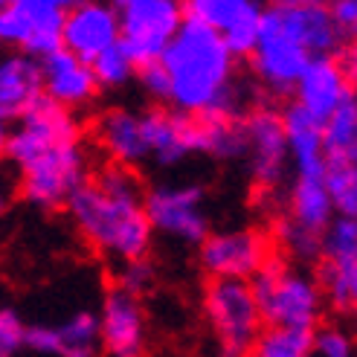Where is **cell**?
<instances>
[{
  "label": "cell",
  "instance_id": "32",
  "mask_svg": "<svg viewBox=\"0 0 357 357\" xmlns=\"http://www.w3.org/2000/svg\"><path fill=\"white\" fill-rule=\"evenodd\" d=\"M26 351V323L9 305H0V357H21Z\"/></svg>",
  "mask_w": 357,
  "mask_h": 357
},
{
  "label": "cell",
  "instance_id": "28",
  "mask_svg": "<svg viewBox=\"0 0 357 357\" xmlns=\"http://www.w3.org/2000/svg\"><path fill=\"white\" fill-rule=\"evenodd\" d=\"M247 3L250 0H183V12L186 21L224 32L244 12Z\"/></svg>",
  "mask_w": 357,
  "mask_h": 357
},
{
  "label": "cell",
  "instance_id": "15",
  "mask_svg": "<svg viewBox=\"0 0 357 357\" xmlns=\"http://www.w3.org/2000/svg\"><path fill=\"white\" fill-rule=\"evenodd\" d=\"M250 64H253V73L267 93L284 96V93H294L302 70L311 64V56L261 17L259 44L253 50V56H250Z\"/></svg>",
  "mask_w": 357,
  "mask_h": 357
},
{
  "label": "cell",
  "instance_id": "21",
  "mask_svg": "<svg viewBox=\"0 0 357 357\" xmlns=\"http://www.w3.org/2000/svg\"><path fill=\"white\" fill-rule=\"evenodd\" d=\"M284 139H288L291 169L294 174L323 177L326 172V151H323V122L305 114L299 105H288L282 111Z\"/></svg>",
  "mask_w": 357,
  "mask_h": 357
},
{
  "label": "cell",
  "instance_id": "38",
  "mask_svg": "<svg viewBox=\"0 0 357 357\" xmlns=\"http://www.w3.org/2000/svg\"><path fill=\"white\" fill-rule=\"evenodd\" d=\"M9 204H12V186H9L6 177L0 174V215L9 209Z\"/></svg>",
  "mask_w": 357,
  "mask_h": 357
},
{
  "label": "cell",
  "instance_id": "7",
  "mask_svg": "<svg viewBox=\"0 0 357 357\" xmlns=\"http://www.w3.org/2000/svg\"><path fill=\"white\" fill-rule=\"evenodd\" d=\"M183 21V0H128L119 9V47L134 67L160 61Z\"/></svg>",
  "mask_w": 357,
  "mask_h": 357
},
{
  "label": "cell",
  "instance_id": "36",
  "mask_svg": "<svg viewBox=\"0 0 357 357\" xmlns=\"http://www.w3.org/2000/svg\"><path fill=\"white\" fill-rule=\"evenodd\" d=\"M340 64H343V70H346L349 82H351V84H357V38H354V41L346 47V52H343Z\"/></svg>",
  "mask_w": 357,
  "mask_h": 357
},
{
  "label": "cell",
  "instance_id": "33",
  "mask_svg": "<svg viewBox=\"0 0 357 357\" xmlns=\"http://www.w3.org/2000/svg\"><path fill=\"white\" fill-rule=\"evenodd\" d=\"M154 279H157V271H154V264L149 259L125 261V264H119V271H116V288H122V291H128V294L142 299V294L151 291Z\"/></svg>",
  "mask_w": 357,
  "mask_h": 357
},
{
  "label": "cell",
  "instance_id": "1",
  "mask_svg": "<svg viewBox=\"0 0 357 357\" xmlns=\"http://www.w3.org/2000/svg\"><path fill=\"white\" fill-rule=\"evenodd\" d=\"M64 209L79 238L102 259L116 264L149 259L154 229L146 215V186L134 169L102 166Z\"/></svg>",
  "mask_w": 357,
  "mask_h": 357
},
{
  "label": "cell",
  "instance_id": "19",
  "mask_svg": "<svg viewBox=\"0 0 357 357\" xmlns=\"http://www.w3.org/2000/svg\"><path fill=\"white\" fill-rule=\"evenodd\" d=\"M41 82L44 96L73 114L93 105L99 96V84L91 64L70 56L67 50H56L52 56L41 59Z\"/></svg>",
  "mask_w": 357,
  "mask_h": 357
},
{
  "label": "cell",
  "instance_id": "27",
  "mask_svg": "<svg viewBox=\"0 0 357 357\" xmlns=\"http://www.w3.org/2000/svg\"><path fill=\"white\" fill-rule=\"evenodd\" d=\"M261 6L256 3V0H250V3L244 6V12L236 17L233 24H229L224 32H218L227 50L233 52V59H250L253 56V50L259 44V32H261Z\"/></svg>",
  "mask_w": 357,
  "mask_h": 357
},
{
  "label": "cell",
  "instance_id": "16",
  "mask_svg": "<svg viewBox=\"0 0 357 357\" xmlns=\"http://www.w3.org/2000/svg\"><path fill=\"white\" fill-rule=\"evenodd\" d=\"M354 93V84L349 82L340 59L319 56L302 70V76L294 87V105H299L314 119L326 122L340 105Z\"/></svg>",
  "mask_w": 357,
  "mask_h": 357
},
{
  "label": "cell",
  "instance_id": "42",
  "mask_svg": "<svg viewBox=\"0 0 357 357\" xmlns=\"http://www.w3.org/2000/svg\"><path fill=\"white\" fill-rule=\"evenodd\" d=\"M6 3H9V0H0V6H6Z\"/></svg>",
  "mask_w": 357,
  "mask_h": 357
},
{
  "label": "cell",
  "instance_id": "12",
  "mask_svg": "<svg viewBox=\"0 0 357 357\" xmlns=\"http://www.w3.org/2000/svg\"><path fill=\"white\" fill-rule=\"evenodd\" d=\"M96 317H99L102 357H146L149 354V317L139 296L114 284L102 296Z\"/></svg>",
  "mask_w": 357,
  "mask_h": 357
},
{
  "label": "cell",
  "instance_id": "13",
  "mask_svg": "<svg viewBox=\"0 0 357 357\" xmlns=\"http://www.w3.org/2000/svg\"><path fill=\"white\" fill-rule=\"evenodd\" d=\"M26 351L35 357H102L96 311L79 308L59 323L26 326Z\"/></svg>",
  "mask_w": 357,
  "mask_h": 357
},
{
  "label": "cell",
  "instance_id": "9",
  "mask_svg": "<svg viewBox=\"0 0 357 357\" xmlns=\"http://www.w3.org/2000/svg\"><path fill=\"white\" fill-rule=\"evenodd\" d=\"M244 137H247L250 181H253L256 195L267 204L279 195L284 177L291 172V154H288V139H284L282 111L267 108V105L250 111L244 116Z\"/></svg>",
  "mask_w": 357,
  "mask_h": 357
},
{
  "label": "cell",
  "instance_id": "24",
  "mask_svg": "<svg viewBox=\"0 0 357 357\" xmlns=\"http://www.w3.org/2000/svg\"><path fill=\"white\" fill-rule=\"evenodd\" d=\"M326 163H357V93L323 122Z\"/></svg>",
  "mask_w": 357,
  "mask_h": 357
},
{
  "label": "cell",
  "instance_id": "26",
  "mask_svg": "<svg viewBox=\"0 0 357 357\" xmlns=\"http://www.w3.org/2000/svg\"><path fill=\"white\" fill-rule=\"evenodd\" d=\"M323 183L334 215L357 218V163H326Z\"/></svg>",
  "mask_w": 357,
  "mask_h": 357
},
{
  "label": "cell",
  "instance_id": "29",
  "mask_svg": "<svg viewBox=\"0 0 357 357\" xmlns=\"http://www.w3.org/2000/svg\"><path fill=\"white\" fill-rule=\"evenodd\" d=\"M93 76H96V84L105 87V91H116V87H125L128 82H134L137 76V67L134 61L125 56V50L116 44L111 47L108 52H102V56L91 64Z\"/></svg>",
  "mask_w": 357,
  "mask_h": 357
},
{
  "label": "cell",
  "instance_id": "20",
  "mask_svg": "<svg viewBox=\"0 0 357 357\" xmlns=\"http://www.w3.org/2000/svg\"><path fill=\"white\" fill-rule=\"evenodd\" d=\"M41 96V61L24 52H3L0 56V114L6 119H17Z\"/></svg>",
  "mask_w": 357,
  "mask_h": 357
},
{
  "label": "cell",
  "instance_id": "31",
  "mask_svg": "<svg viewBox=\"0 0 357 357\" xmlns=\"http://www.w3.org/2000/svg\"><path fill=\"white\" fill-rule=\"evenodd\" d=\"M311 357H357V340L346 326H319L311 337Z\"/></svg>",
  "mask_w": 357,
  "mask_h": 357
},
{
  "label": "cell",
  "instance_id": "23",
  "mask_svg": "<svg viewBox=\"0 0 357 357\" xmlns=\"http://www.w3.org/2000/svg\"><path fill=\"white\" fill-rule=\"evenodd\" d=\"M317 279L326 305L340 314H357V253L346 259H319Z\"/></svg>",
  "mask_w": 357,
  "mask_h": 357
},
{
  "label": "cell",
  "instance_id": "3",
  "mask_svg": "<svg viewBox=\"0 0 357 357\" xmlns=\"http://www.w3.org/2000/svg\"><path fill=\"white\" fill-rule=\"evenodd\" d=\"M250 288H253L264 326L273 328L317 331L328 308L317 273L279 253L250 279Z\"/></svg>",
  "mask_w": 357,
  "mask_h": 357
},
{
  "label": "cell",
  "instance_id": "34",
  "mask_svg": "<svg viewBox=\"0 0 357 357\" xmlns=\"http://www.w3.org/2000/svg\"><path fill=\"white\" fill-rule=\"evenodd\" d=\"M137 84L139 91L146 93V99H151L157 108H163L169 105V96H172V84H169V73L163 70L160 61H151V64H142L137 67Z\"/></svg>",
  "mask_w": 357,
  "mask_h": 357
},
{
  "label": "cell",
  "instance_id": "11",
  "mask_svg": "<svg viewBox=\"0 0 357 357\" xmlns=\"http://www.w3.org/2000/svg\"><path fill=\"white\" fill-rule=\"evenodd\" d=\"M73 139H84L79 116L56 102H50L47 96H41L12 125L6 160L17 169V166L29 163L32 157H38L41 151L61 146V142H73Z\"/></svg>",
  "mask_w": 357,
  "mask_h": 357
},
{
  "label": "cell",
  "instance_id": "2",
  "mask_svg": "<svg viewBox=\"0 0 357 357\" xmlns=\"http://www.w3.org/2000/svg\"><path fill=\"white\" fill-rule=\"evenodd\" d=\"M160 64L169 73L172 111L186 116H241L244 96L236 82V59L215 29L183 21Z\"/></svg>",
  "mask_w": 357,
  "mask_h": 357
},
{
  "label": "cell",
  "instance_id": "25",
  "mask_svg": "<svg viewBox=\"0 0 357 357\" xmlns=\"http://www.w3.org/2000/svg\"><path fill=\"white\" fill-rule=\"evenodd\" d=\"M311 337L314 331L264 326L247 357H311Z\"/></svg>",
  "mask_w": 357,
  "mask_h": 357
},
{
  "label": "cell",
  "instance_id": "30",
  "mask_svg": "<svg viewBox=\"0 0 357 357\" xmlns=\"http://www.w3.org/2000/svg\"><path fill=\"white\" fill-rule=\"evenodd\" d=\"M357 253V218L334 215L319 236V259H346Z\"/></svg>",
  "mask_w": 357,
  "mask_h": 357
},
{
  "label": "cell",
  "instance_id": "8",
  "mask_svg": "<svg viewBox=\"0 0 357 357\" xmlns=\"http://www.w3.org/2000/svg\"><path fill=\"white\" fill-rule=\"evenodd\" d=\"M276 256L273 238L259 227H227L212 229L198 244V264L206 279L250 282Z\"/></svg>",
  "mask_w": 357,
  "mask_h": 357
},
{
  "label": "cell",
  "instance_id": "39",
  "mask_svg": "<svg viewBox=\"0 0 357 357\" xmlns=\"http://www.w3.org/2000/svg\"><path fill=\"white\" fill-rule=\"evenodd\" d=\"M326 0H271V6H323Z\"/></svg>",
  "mask_w": 357,
  "mask_h": 357
},
{
  "label": "cell",
  "instance_id": "37",
  "mask_svg": "<svg viewBox=\"0 0 357 357\" xmlns=\"http://www.w3.org/2000/svg\"><path fill=\"white\" fill-rule=\"evenodd\" d=\"M9 131H12V125L9 119L0 114V160H6V146H9Z\"/></svg>",
  "mask_w": 357,
  "mask_h": 357
},
{
  "label": "cell",
  "instance_id": "35",
  "mask_svg": "<svg viewBox=\"0 0 357 357\" xmlns=\"http://www.w3.org/2000/svg\"><path fill=\"white\" fill-rule=\"evenodd\" d=\"M326 9L337 32L357 38V0H326Z\"/></svg>",
  "mask_w": 357,
  "mask_h": 357
},
{
  "label": "cell",
  "instance_id": "6",
  "mask_svg": "<svg viewBox=\"0 0 357 357\" xmlns=\"http://www.w3.org/2000/svg\"><path fill=\"white\" fill-rule=\"evenodd\" d=\"M146 215L154 236L186 247H198L212 233L206 192L192 181H163L146 189Z\"/></svg>",
  "mask_w": 357,
  "mask_h": 357
},
{
  "label": "cell",
  "instance_id": "41",
  "mask_svg": "<svg viewBox=\"0 0 357 357\" xmlns=\"http://www.w3.org/2000/svg\"><path fill=\"white\" fill-rule=\"evenodd\" d=\"M105 3H111V6H114V9L119 12V9L125 6V3H128V0H105Z\"/></svg>",
  "mask_w": 357,
  "mask_h": 357
},
{
  "label": "cell",
  "instance_id": "22",
  "mask_svg": "<svg viewBox=\"0 0 357 357\" xmlns=\"http://www.w3.org/2000/svg\"><path fill=\"white\" fill-rule=\"evenodd\" d=\"M284 209H288L284 218L311 236H323V229L334 218V206H331L323 177L294 174L288 186V198H284Z\"/></svg>",
  "mask_w": 357,
  "mask_h": 357
},
{
  "label": "cell",
  "instance_id": "5",
  "mask_svg": "<svg viewBox=\"0 0 357 357\" xmlns=\"http://www.w3.org/2000/svg\"><path fill=\"white\" fill-rule=\"evenodd\" d=\"M17 195L35 209H61L91 181V154L84 139L61 142L17 166Z\"/></svg>",
  "mask_w": 357,
  "mask_h": 357
},
{
  "label": "cell",
  "instance_id": "18",
  "mask_svg": "<svg viewBox=\"0 0 357 357\" xmlns=\"http://www.w3.org/2000/svg\"><path fill=\"white\" fill-rule=\"evenodd\" d=\"M93 139L99 151L108 157L111 166H122V169H134L142 166L149 157V146H146V134H142V114L134 108H108L102 111L93 122Z\"/></svg>",
  "mask_w": 357,
  "mask_h": 357
},
{
  "label": "cell",
  "instance_id": "40",
  "mask_svg": "<svg viewBox=\"0 0 357 357\" xmlns=\"http://www.w3.org/2000/svg\"><path fill=\"white\" fill-rule=\"evenodd\" d=\"M47 3H50V6H56L59 12H70V9H76L82 0H47Z\"/></svg>",
  "mask_w": 357,
  "mask_h": 357
},
{
  "label": "cell",
  "instance_id": "17",
  "mask_svg": "<svg viewBox=\"0 0 357 357\" xmlns=\"http://www.w3.org/2000/svg\"><path fill=\"white\" fill-rule=\"evenodd\" d=\"M261 17L279 32H284L291 41H296L311 59L334 56L343 35L337 32L331 15L323 6H264Z\"/></svg>",
  "mask_w": 357,
  "mask_h": 357
},
{
  "label": "cell",
  "instance_id": "4",
  "mask_svg": "<svg viewBox=\"0 0 357 357\" xmlns=\"http://www.w3.org/2000/svg\"><path fill=\"white\" fill-rule=\"evenodd\" d=\"M201 314L215 340V357H247L250 346L264 328L250 282L206 279Z\"/></svg>",
  "mask_w": 357,
  "mask_h": 357
},
{
  "label": "cell",
  "instance_id": "14",
  "mask_svg": "<svg viewBox=\"0 0 357 357\" xmlns=\"http://www.w3.org/2000/svg\"><path fill=\"white\" fill-rule=\"evenodd\" d=\"M119 44V12L105 0H82L76 9L64 12L61 50L93 64L102 52Z\"/></svg>",
  "mask_w": 357,
  "mask_h": 357
},
{
  "label": "cell",
  "instance_id": "10",
  "mask_svg": "<svg viewBox=\"0 0 357 357\" xmlns=\"http://www.w3.org/2000/svg\"><path fill=\"white\" fill-rule=\"evenodd\" d=\"M61 21L64 12L47 0H9L0 6V47L41 61L61 50Z\"/></svg>",
  "mask_w": 357,
  "mask_h": 357
}]
</instances>
